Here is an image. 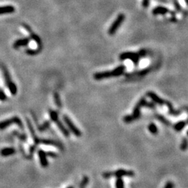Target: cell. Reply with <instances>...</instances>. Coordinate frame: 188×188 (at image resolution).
<instances>
[{
    "mask_svg": "<svg viewBox=\"0 0 188 188\" xmlns=\"http://www.w3.org/2000/svg\"><path fill=\"white\" fill-rule=\"evenodd\" d=\"M43 47H38L36 49H27L26 53L29 55H38V53L41 52V51L42 50Z\"/></svg>",
    "mask_w": 188,
    "mask_h": 188,
    "instance_id": "obj_23",
    "label": "cell"
},
{
    "mask_svg": "<svg viewBox=\"0 0 188 188\" xmlns=\"http://www.w3.org/2000/svg\"><path fill=\"white\" fill-rule=\"evenodd\" d=\"M146 102H147V101H146V99L145 98H142L139 101H138V102L136 104L135 107H134L133 112L132 115H133V116L134 117L135 121H137V120H138L140 117H141V111H140V109H141L142 107H144V105H145Z\"/></svg>",
    "mask_w": 188,
    "mask_h": 188,
    "instance_id": "obj_8",
    "label": "cell"
},
{
    "mask_svg": "<svg viewBox=\"0 0 188 188\" xmlns=\"http://www.w3.org/2000/svg\"><path fill=\"white\" fill-rule=\"evenodd\" d=\"M38 157L41 166L43 167H47L48 166V161L47 159L46 153L42 150H40L38 151Z\"/></svg>",
    "mask_w": 188,
    "mask_h": 188,
    "instance_id": "obj_13",
    "label": "cell"
},
{
    "mask_svg": "<svg viewBox=\"0 0 188 188\" xmlns=\"http://www.w3.org/2000/svg\"><path fill=\"white\" fill-rule=\"evenodd\" d=\"M148 130H149L150 133L153 134V135H157V134H158V128H157L156 124L153 123H150L149 125H148Z\"/></svg>",
    "mask_w": 188,
    "mask_h": 188,
    "instance_id": "obj_22",
    "label": "cell"
},
{
    "mask_svg": "<svg viewBox=\"0 0 188 188\" xmlns=\"http://www.w3.org/2000/svg\"><path fill=\"white\" fill-rule=\"evenodd\" d=\"M144 107H148L149 109H155L156 108V105H155V103H153V102H146L145 105H144Z\"/></svg>",
    "mask_w": 188,
    "mask_h": 188,
    "instance_id": "obj_30",
    "label": "cell"
},
{
    "mask_svg": "<svg viewBox=\"0 0 188 188\" xmlns=\"http://www.w3.org/2000/svg\"><path fill=\"white\" fill-rule=\"evenodd\" d=\"M149 71H150L149 69H145V70H143V71L137 72V73H135L134 74L138 76H144V75H146L147 73H149Z\"/></svg>",
    "mask_w": 188,
    "mask_h": 188,
    "instance_id": "obj_29",
    "label": "cell"
},
{
    "mask_svg": "<svg viewBox=\"0 0 188 188\" xmlns=\"http://www.w3.org/2000/svg\"><path fill=\"white\" fill-rule=\"evenodd\" d=\"M125 70V66H123V65L119 66L116 67L114 70H113V71H111V73H112V76L113 77H119V76L121 75L122 74L124 73Z\"/></svg>",
    "mask_w": 188,
    "mask_h": 188,
    "instance_id": "obj_17",
    "label": "cell"
},
{
    "mask_svg": "<svg viewBox=\"0 0 188 188\" xmlns=\"http://www.w3.org/2000/svg\"><path fill=\"white\" fill-rule=\"evenodd\" d=\"M49 122H48V121L45 122V123L43 124L42 126L39 128V130H40L41 131H44L46 129H47V128L49 127Z\"/></svg>",
    "mask_w": 188,
    "mask_h": 188,
    "instance_id": "obj_31",
    "label": "cell"
},
{
    "mask_svg": "<svg viewBox=\"0 0 188 188\" xmlns=\"http://www.w3.org/2000/svg\"><path fill=\"white\" fill-rule=\"evenodd\" d=\"M146 95H147V96L149 97V98L151 99L153 101V102L155 103V104H158L159 105H160V106L165 105V101L166 100H163V99L161 98L160 96H158L156 94H155L154 92L148 91Z\"/></svg>",
    "mask_w": 188,
    "mask_h": 188,
    "instance_id": "obj_10",
    "label": "cell"
},
{
    "mask_svg": "<svg viewBox=\"0 0 188 188\" xmlns=\"http://www.w3.org/2000/svg\"><path fill=\"white\" fill-rule=\"evenodd\" d=\"M39 143H41V144H47V145L55 146H57V147H59V148H62V145L61 144H59V142L53 141V140L41 139V140H39Z\"/></svg>",
    "mask_w": 188,
    "mask_h": 188,
    "instance_id": "obj_19",
    "label": "cell"
},
{
    "mask_svg": "<svg viewBox=\"0 0 188 188\" xmlns=\"http://www.w3.org/2000/svg\"><path fill=\"white\" fill-rule=\"evenodd\" d=\"M139 55L138 52H123L119 56V59L121 61H124L125 59H130L132 61L135 63V65H137L139 61Z\"/></svg>",
    "mask_w": 188,
    "mask_h": 188,
    "instance_id": "obj_5",
    "label": "cell"
},
{
    "mask_svg": "<svg viewBox=\"0 0 188 188\" xmlns=\"http://www.w3.org/2000/svg\"><path fill=\"white\" fill-rule=\"evenodd\" d=\"M113 77L111 71H103L98 72V73H95L94 75V78L96 80H101L103 79H107Z\"/></svg>",
    "mask_w": 188,
    "mask_h": 188,
    "instance_id": "obj_11",
    "label": "cell"
},
{
    "mask_svg": "<svg viewBox=\"0 0 188 188\" xmlns=\"http://www.w3.org/2000/svg\"><path fill=\"white\" fill-rule=\"evenodd\" d=\"M135 172L133 171L125 170V169H118L116 171H106L102 173V177L105 179L111 178V177L123 178V177H134Z\"/></svg>",
    "mask_w": 188,
    "mask_h": 188,
    "instance_id": "obj_1",
    "label": "cell"
},
{
    "mask_svg": "<svg viewBox=\"0 0 188 188\" xmlns=\"http://www.w3.org/2000/svg\"><path fill=\"white\" fill-rule=\"evenodd\" d=\"M169 11L168 9L166 7H156L155 9L152 11V13L153 15H165L167 13H169Z\"/></svg>",
    "mask_w": 188,
    "mask_h": 188,
    "instance_id": "obj_16",
    "label": "cell"
},
{
    "mask_svg": "<svg viewBox=\"0 0 188 188\" xmlns=\"http://www.w3.org/2000/svg\"><path fill=\"white\" fill-rule=\"evenodd\" d=\"M116 188H124V183L122 178H117L116 181Z\"/></svg>",
    "mask_w": 188,
    "mask_h": 188,
    "instance_id": "obj_27",
    "label": "cell"
},
{
    "mask_svg": "<svg viewBox=\"0 0 188 188\" xmlns=\"http://www.w3.org/2000/svg\"><path fill=\"white\" fill-rule=\"evenodd\" d=\"M165 105H167V107H168V111H169V114L171 116H178L181 114L182 112L181 109H179V110H175L173 109V105H171V103L169 101H165Z\"/></svg>",
    "mask_w": 188,
    "mask_h": 188,
    "instance_id": "obj_14",
    "label": "cell"
},
{
    "mask_svg": "<svg viewBox=\"0 0 188 188\" xmlns=\"http://www.w3.org/2000/svg\"><path fill=\"white\" fill-rule=\"evenodd\" d=\"M88 181H89V179H88V178L86 176V175L84 176L83 178H82V180L81 183H80V188H86V187L87 186L88 183Z\"/></svg>",
    "mask_w": 188,
    "mask_h": 188,
    "instance_id": "obj_26",
    "label": "cell"
},
{
    "mask_svg": "<svg viewBox=\"0 0 188 188\" xmlns=\"http://www.w3.org/2000/svg\"><path fill=\"white\" fill-rule=\"evenodd\" d=\"M63 119L72 133H73L74 135H75V136H77V137H81V135H82L81 131H80V130L75 126V124L73 123V121L70 119V118L68 116L66 115L63 116Z\"/></svg>",
    "mask_w": 188,
    "mask_h": 188,
    "instance_id": "obj_6",
    "label": "cell"
},
{
    "mask_svg": "<svg viewBox=\"0 0 188 188\" xmlns=\"http://www.w3.org/2000/svg\"><path fill=\"white\" fill-rule=\"evenodd\" d=\"M188 148V139L187 138H183L182 140L181 144V150L185 151Z\"/></svg>",
    "mask_w": 188,
    "mask_h": 188,
    "instance_id": "obj_25",
    "label": "cell"
},
{
    "mask_svg": "<svg viewBox=\"0 0 188 188\" xmlns=\"http://www.w3.org/2000/svg\"><path fill=\"white\" fill-rule=\"evenodd\" d=\"M6 99H7V96H6V94L4 92L0 91V100H5Z\"/></svg>",
    "mask_w": 188,
    "mask_h": 188,
    "instance_id": "obj_33",
    "label": "cell"
},
{
    "mask_svg": "<svg viewBox=\"0 0 188 188\" xmlns=\"http://www.w3.org/2000/svg\"><path fill=\"white\" fill-rule=\"evenodd\" d=\"M186 124H187L186 121H179L173 125V128H174V130L176 132H181L182 130L185 127Z\"/></svg>",
    "mask_w": 188,
    "mask_h": 188,
    "instance_id": "obj_21",
    "label": "cell"
},
{
    "mask_svg": "<svg viewBox=\"0 0 188 188\" xmlns=\"http://www.w3.org/2000/svg\"><path fill=\"white\" fill-rule=\"evenodd\" d=\"M15 153V148H3L2 150L0 152V154H1V156L4 157H7L10 156L11 155H13Z\"/></svg>",
    "mask_w": 188,
    "mask_h": 188,
    "instance_id": "obj_18",
    "label": "cell"
},
{
    "mask_svg": "<svg viewBox=\"0 0 188 188\" xmlns=\"http://www.w3.org/2000/svg\"><path fill=\"white\" fill-rule=\"evenodd\" d=\"M3 73H4V78H5V81H6V84L9 88V89L11 92V94L13 96L17 94V86L15 84V83H13L12 82L11 76L9 75V73L8 72L7 69L6 68H3Z\"/></svg>",
    "mask_w": 188,
    "mask_h": 188,
    "instance_id": "obj_4",
    "label": "cell"
},
{
    "mask_svg": "<svg viewBox=\"0 0 188 188\" xmlns=\"http://www.w3.org/2000/svg\"><path fill=\"white\" fill-rule=\"evenodd\" d=\"M173 187H174V185H173V183H172V182L169 181V182H167L166 185H165L164 188H173Z\"/></svg>",
    "mask_w": 188,
    "mask_h": 188,
    "instance_id": "obj_32",
    "label": "cell"
},
{
    "mask_svg": "<svg viewBox=\"0 0 188 188\" xmlns=\"http://www.w3.org/2000/svg\"><path fill=\"white\" fill-rule=\"evenodd\" d=\"M68 188H74L73 187H72V186H71V187H69Z\"/></svg>",
    "mask_w": 188,
    "mask_h": 188,
    "instance_id": "obj_38",
    "label": "cell"
},
{
    "mask_svg": "<svg viewBox=\"0 0 188 188\" xmlns=\"http://www.w3.org/2000/svg\"><path fill=\"white\" fill-rule=\"evenodd\" d=\"M187 136H188V130H187Z\"/></svg>",
    "mask_w": 188,
    "mask_h": 188,
    "instance_id": "obj_40",
    "label": "cell"
},
{
    "mask_svg": "<svg viewBox=\"0 0 188 188\" xmlns=\"http://www.w3.org/2000/svg\"><path fill=\"white\" fill-rule=\"evenodd\" d=\"M155 117L156 118L157 120H158L159 121L161 122L162 124H164V125H166V126H170V125H171V122L169 121V120H167L166 118L164 116L156 114L155 115Z\"/></svg>",
    "mask_w": 188,
    "mask_h": 188,
    "instance_id": "obj_20",
    "label": "cell"
},
{
    "mask_svg": "<svg viewBox=\"0 0 188 188\" xmlns=\"http://www.w3.org/2000/svg\"><path fill=\"white\" fill-rule=\"evenodd\" d=\"M47 156H51L55 158V157H57V154L55 153H52V152H49V153H46Z\"/></svg>",
    "mask_w": 188,
    "mask_h": 188,
    "instance_id": "obj_36",
    "label": "cell"
},
{
    "mask_svg": "<svg viewBox=\"0 0 188 188\" xmlns=\"http://www.w3.org/2000/svg\"><path fill=\"white\" fill-rule=\"evenodd\" d=\"M22 26L24 28V29H26L27 31V32L30 34L31 38H32L33 40H34L35 42L37 43V45H38V47H43L42 41H41V38L38 36V35L36 34L34 32H33L32 29L27 24H25V23H22Z\"/></svg>",
    "mask_w": 188,
    "mask_h": 188,
    "instance_id": "obj_9",
    "label": "cell"
},
{
    "mask_svg": "<svg viewBox=\"0 0 188 188\" xmlns=\"http://www.w3.org/2000/svg\"><path fill=\"white\" fill-rule=\"evenodd\" d=\"M149 1L150 0H143V1H142V6L144 8L148 7L149 6Z\"/></svg>",
    "mask_w": 188,
    "mask_h": 188,
    "instance_id": "obj_34",
    "label": "cell"
},
{
    "mask_svg": "<svg viewBox=\"0 0 188 188\" xmlns=\"http://www.w3.org/2000/svg\"><path fill=\"white\" fill-rule=\"evenodd\" d=\"M138 54H139V57H144V56H146V51L145 49H141V50L138 52Z\"/></svg>",
    "mask_w": 188,
    "mask_h": 188,
    "instance_id": "obj_35",
    "label": "cell"
},
{
    "mask_svg": "<svg viewBox=\"0 0 188 188\" xmlns=\"http://www.w3.org/2000/svg\"><path fill=\"white\" fill-rule=\"evenodd\" d=\"M125 16L123 13H120L119 15L117 16V18H116V20L113 22V23L111 24L110 27L108 29V34L109 35H114L116 34V32H117L118 29L121 27V24L123 23L124 20H125Z\"/></svg>",
    "mask_w": 188,
    "mask_h": 188,
    "instance_id": "obj_3",
    "label": "cell"
},
{
    "mask_svg": "<svg viewBox=\"0 0 188 188\" xmlns=\"http://www.w3.org/2000/svg\"><path fill=\"white\" fill-rule=\"evenodd\" d=\"M49 116H50L51 119L56 123V125H57V127L59 128L61 133H63L66 137H69L70 135L69 132L68 131V130L66 128L64 125H63V123H61V121L59 120V117H58L57 113L55 111L51 110L50 109V110H49Z\"/></svg>",
    "mask_w": 188,
    "mask_h": 188,
    "instance_id": "obj_2",
    "label": "cell"
},
{
    "mask_svg": "<svg viewBox=\"0 0 188 188\" xmlns=\"http://www.w3.org/2000/svg\"><path fill=\"white\" fill-rule=\"evenodd\" d=\"M30 38H24L21 39H18L13 43V47L14 49H18L20 47H23L27 45L29 43Z\"/></svg>",
    "mask_w": 188,
    "mask_h": 188,
    "instance_id": "obj_12",
    "label": "cell"
},
{
    "mask_svg": "<svg viewBox=\"0 0 188 188\" xmlns=\"http://www.w3.org/2000/svg\"><path fill=\"white\" fill-rule=\"evenodd\" d=\"M15 11V8L11 5L0 7V15L7 13H12Z\"/></svg>",
    "mask_w": 188,
    "mask_h": 188,
    "instance_id": "obj_15",
    "label": "cell"
},
{
    "mask_svg": "<svg viewBox=\"0 0 188 188\" xmlns=\"http://www.w3.org/2000/svg\"><path fill=\"white\" fill-rule=\"evenodd\" d=\"M135 121V120L133 116V115H127L123 117V121L126 123H130Z\"/></svg>",
    "mask_w": 188,
    "mask_h": 188,
    "instance_id": "obj_28",
    "label": "cell"
},
{
    "mask_svg": "<svg viewBox=\"0 0 188 188\" xmlns=\"http://www.w3.org/2000/svg\"><path fill=\"white\" fill-rule=\"evenodd\" d=\"M13 123L17 124L20 128H23V126H22L23 125H22L21 120H20L18 117L15 116V117L11 118V119L6 120V121H1V123H0V130L5 129L6 128H7L8 126H10V125H11V124H13Z\"/></svg>",
    "mask_w": 188,
    "mask_h": 188,
    "instance_id": "obj_7",
    "label": "cell"
},
{
    "mask_svg": "<svg viewBox=\"0 0 188 188\" xmlns=\"http://www.w3.org/2000/svg\"><path fill=\"white\" fill-rule=\"evenodd\" d=\"M184 109H185V110L187 111V112H188V106H185V107H184Z\"/></svg>",
    "mask_w": 188,
    "mask_h": 188,
    "instance_id": "obj_37",
    "label": "cell"
},
{
    "mask_svg": "<svg viewBox=\"0 0 188 188\" xmlns=\"http://www.w3.org/2000/svg\"><path fill=\"white\" fill-rule=\"evenodd\" d=\"M186 123H188V119H187V121H186Z\"/></svg>",
    "mask_w": 188,
    "mask_h": 188,
    "instance_id": "obj_39",
    "label": "cell"
},
{
    "mask_svg": "<svg viewBox=\"0 0 188 188\" xmlns=\"http://www.w3.org/2000/svg\"><path fill=\"white\" fill-rule=\"evenodd\" d=\"M54 100H55V102L56 105H57L58 107H61V99H60L59 94L57 92H55V94H54Z\"/></svg>",
    "mask_w": 188,
    "mask_h": 188,
    "instance_id": "obj_24",
    "label": "cell"
}]
</instances>
